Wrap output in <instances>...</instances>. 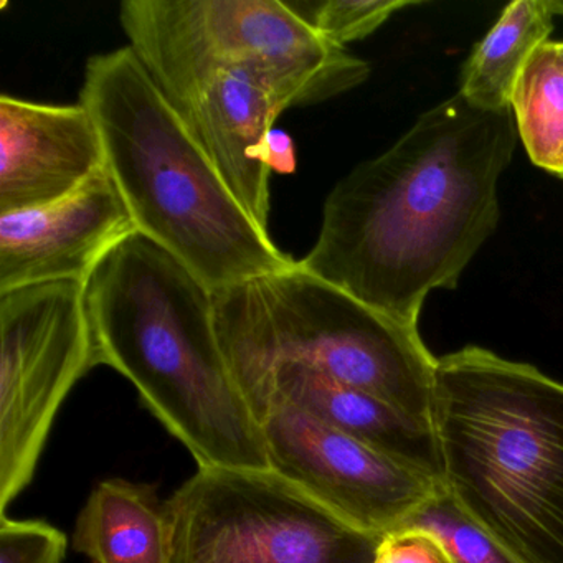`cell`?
<instances>
[{"label": "cell", "mask_w": 563, "mask_h": 563, "mask_svg": "<svg viewBox=\"0 0 563 563\" xmlns=\"http://www.w3.org/2000/svg\"><path fill=\"white\" fill-rule=\"evenodd\" d=\"M510 111L460 93L342 177L299 268L420 331L434 289H454L499 223L497 183L517 146Z\"/></svg>", "instance_id": "cell-1"}, {"label": "cell", "mask_w": 563, "mask_h": 563, "mask_svg": "<svg viewBox=\"0 0 563 563\" xmlns=\"http://www.w3.org/2000/svg\"><path fill=\"white\" fill-rule=\"evenodd\" d=\"M98 365L120 372L199 467H269L216 328L213 292L140 232L85 282Z\"/></svg>", "instance_id": "cell-2"}, {"label": "cell", "mask_w": 563, "mask_h": 563, "mask_svg": "<svg viewBox=\"0 0 563 563\" xmlns=\"http://www.w3.org/2000/svg\"><path fill=\"white\" fill-rule=\"evenodd\" d=\"M80 103L137 232L213 295L298 265L246 213L128 45L88 58Z\"/></svg>", "instance_id": "cell-3"}, {"label": "cell", "mask_w": 563, "mask_h": 563, "mask_svg": "<svg viewBox=\"0 0 563 563\" xmlns=\"http://www.w3.org/2000/svg\"><path fill=\"white\" fill-rule=\"evenodd\" d=\"M443 483L522 563H563V384L467 345L438 358Z\"/></svg>", "instance_id": "cell-4"}, {"label": "cell", "mask_w": 563, "mask_h": 563, "mask_svg": "<svg viewBox=\"0 0 563 563\" xmlns=\"http://www.w3.org/2000/svg\"><path fill=\"white\" fill-rule=\"evenodd\" d=\"M213 309L245 397L278 368L301 365L431 421L438 358L420 331L299 265L216 292Z\"/></svg>", "instance_id": "cell-5"}, {"label": "cell", "mask_w": 563, "mask_h": 563, "mask_svg": "<svg viewBox=\"0 0 563 563\" xmlns=\"http://www.w3.org/2000/svg\"><path fill=\"white\" fill-rule=\"evenodd\" d=\"M128 47L177 107L223 71L272 67L339 97L371 65L316 34L286 0H124Z\"/></svg>", "instance_id": "cell-6"}, {"label": "cell", "mask_w": 563, "mask_h": 563, "mask_svg": "<svg viewBox=\"0 0 563 563\" xmlns=\"http://www.w3.org/2000/svg\"><path fill=\"white\" fill-rule=\"evenodd\" d=\"M164 516L167 563H374L384 539L272 467H199Z\"/></svg>", "instance_id": "cell-7"}, {"label": "cell", "mask_w": 563, "mask_h": 563, "mask_svg": "<svg viewBox=\"0 0 563 563\" xmlns=\"http://www.w3.org/2000/svg\"><path fill=\"white\" fill-rule=\"evenodd\" d=\"M97 365L84 283L0 295V516L31 484L71 388Z\"/></svg>", "instance_id": "cell-8"}, {"label": "cell", "mask_w": 563, "mask_h": 563, "mask_svg": "<svg viewBox=\"0 0 563 563\" xmlns=\"http://www.w3.org/2000/svg\"><path fill=\"white\" fill-rule=\"evenodd\" d=\"M258 420L269 467L364 532L400 529L440 484L285 398L269 397Z\"/></svg>", "instance_id": "cell-9"}, {"label": "cell", "mask_w": 563, "mask_h": 563, "mask_svg": "<svg viewBox=\"0 0 563 563\" xmlns=\"http://www.w3.org/2000/svg\"><path fill=\"white\" fill-rule=\"evenodd\" d=\"M328 100L321 88L298 75L252 67L217 75L174 108L246 213L268 232L266 136L283 111Z\"/></svg>", "instance_id": "cell-10"}, {"label": "cell", "mask_w": 563, "mask_h": 563, "mask_svg": "<svg viewBox=\"0 0 563 563\" xmlns=\"http://www.w3.org/2000/svg\"><path fill=\"white\" fill-rule=\"evenodd\" d=\"M136 232L107 169L64 199L0 213V295L45 283L85 285L98 263Z\"/></svg>", "instance_id": "cell-11"}, {"label": "cell", "mask_w": 563, "mask_h": 563, "mask_svg": "<svg viewBox=\"0 0 563 563\" xmlns=\"http://www.w3.org/2000/svg\"><path fill=\"white\" fill-rule=\"evenodd\" d=\"M104 169L100 130L80 101L0 97V213L64 199Z\"/></svg>", "instance_id": "cell-12"}, {"label": "cell", "mask_w": 563, "mask_h": 563, "mask_svg": "<svg viewBox=\"0 0 563 563\" xmlns=\"http://www.w3.org/2000/svg\"><path fill=\"white\" fill-rule=\"evenodd\" d=\"M269 397L285 398L329 427L441 483L443 463L433 423L301 365H285L249 395L258 418Z\"/></svg>", "instance_id": "cell-13"}, {"label": "cell", "mask_w": 563, "mask_h": 563, "mask_svg": "<svg viewBox=\"0 0 563 563\" xmlns=\"http://www.w3.org/2000/svg\"><path fill=\"white\" fill-rule=\"evenodd\" d=\"M74 547L93 563H167L157 487L120 477L101 481L78 516Z\"/></svg>", "instance_id": "cell-14"}, {"label": "cell", "mask_w": 563, "mask_h": 563, "mask_svg": "<svg viewBox=\"0 0 563 563\" xmlns=\"http://www.w3.org/2000/svg\"><path fill=\"white\" fill-rule=\"evenodd\" d=\"M553 15L545 0H517L476 45L461 71L460 95L484 111H510L529 58L549 42Z\"/></svg>", "instance_id": "cell-15"}, {"label": "cell", "mask_w": 563, "mask_h": 563, "mask_svg": "<svg viewBox=\"0 0 563 563\" xmlns=\"http://www.w3.org/2000/svg\"><path fill=\"white\" fill-rule=\"evenodd\" d=\"M510 110L530 161L556 176L563 167V60L552 41L527 62Z\"/></svg>", "instance_id": "cell-16"}, {"label": "cell", "mask_w": 563, "mask_h": 563, "mask_svg": "<svg viewBox=\"0 0 563 563\" xmlns=\"http://www.w3.org/2000/svg\"><path fill=\"white\" fill-rule=\"evenodd\" d=\"M400 529L437 537L454 563H522L461 507L444 483L434 487Z\"/></svg>", "instance_id": "cell-17"}, {"label": "cell", "mask_w": 563, "mask_h": 563, "mask_svg": "<svg viewBox=\"0 0 563 563\" xmlns=\"http://www.w3.org/2000/svg\"><path fill=\"white\" fill-rule=\"evenodd\" d=\"M288 8L316 34L339 47L362 41L395 12L421 4L418 0H286Z\"/></svg>", "instance_id": "cell-18"}, {"label": "cell", "mask_w": 563, "mask_h": 563, "mask_svg": "<svg viewBox=\"0 0 563 563\" xmlns=\"http://www.w3.org/2000/svg\"><path fill=\"white\" fill-rule=\"evenodd\" d=\"M67 536L44 520L0 516V563H62Z\"/></svg>", "instance_id": "cell-19"}, {"label": "cell", "mask_w": 563, "mask_h": 563, "mask_svg": "<svg viewBox=\"0 0 563 563\" xmlns=\"http://www.w3.org/2000/svg\"><path fill=\"white\" fill-rule=\"evenodd\" d=\"M374 563H454L443 543L420 529H397L378 545Z\"/></svg>", "instance_id": "cell-20"}, {"label": "cell", "mask_w": 563, "mask_h": 563, "mask_svg": "<svg viewBox=\"0 0 563 563\" xmlns=\"http://www.w3.org/2000/svg\"><path fill=\"white\" fill-rule=\"evenodd\" d=\"M263 159L272 174L295 173L298 166L295 141L286 131L273 128L263 146Z\"/></svg>", "instance_id": "cell-21"}, {"label": "cell", "mask_w": 563, "mask_h": 563, "mask_svg": "<svg viewBox=\"0 0 563 563\" xmlns=\"http://www.w3.org/2000/svg\"><path fill=\"white\" fill-rule=\"evenodd\" d=\"M545 4L550 14L563 15V0H545Z\"/></svg>", "instance_id": "cell-22"}, {"label": "cell", "mask_w": 563, "mask_h": 563, "mask_svg": "<svg viewBox=\"0 0 563 563\" xmlns=\"http://www.w3.org/2000/svg\"><path fill=\"white\" fill-rule=\"evenodd\" d=\"M555 44L556 52H559L560 58L563 60V41L562 42H553Z\"/></svg>", "instance_id": "cell-23"}, {"label": "cell", "mask_w": 563, "mask_h": 563, "mask_svg": "<svg viewBox=\"0 0 563 563\" xmlns=\"http://www.w3.org/2000/svg\"><path fill=\"white\" fill-rule=\"evenodd\" d=\"M556 177H560V179L563 180V167L559 170V174H556Z\"/></svg>", "instance_id": "cell-24"}]
</instances>
